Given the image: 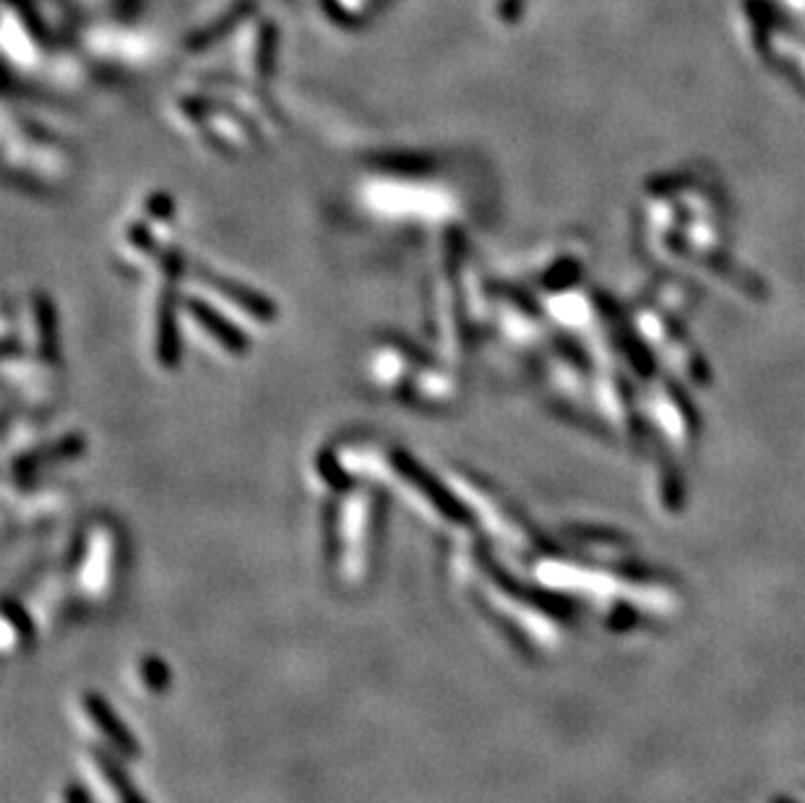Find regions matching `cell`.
<instances>
[{
  "instance_id": "6da1fadb",
  "label": "cell",
  "mask_w": 805,
  "mask_h": 803,
  "mask_svg": "<svg viewBox=\"0 0 805 803\" xmlns=\"http://www.w3.org/2000/svg\"><path fill=\"white\" fill-rule=\"evenodd\" d=\"M462 269V243L449 238L443 248V259L438 272L433 274V285L428 292V319L433 337L441 350V360L459 368L467 355L469 321H472V303L469 287L464 285Z\"/></svg>"
},
{
  "instance_id": "7a4b0ae2",
  "label": "cell",
  "mask_w": 805,
  "mask_h": 803,
  "mask_svg": "<svg viewBox=\"0 0 805 803\" xmlns=\"http://www.w3.org/2000/svg\"><path fill=\"white\" fill-rule=\"evenodd\" d=\"M363 201L370 214L391 222H417V225H443L456 214L459 204L443 188L423 180L373 178L365 183Z\"/></svg>"
},
{
  "instance_id": "3957f363",
  "label": "cell",
  "mask_w": 805,
  "mask_h": 803,
  "mask_svg": "<svg viewBox=\"0 0 805 803\" xmlns=\"http://www.w3.org/2000/svg\"><path fill=\"white\" fill-rule=\"evenodd\" d=\"M3 146L8 170L19 173L27 183L58 186L71 173V154L66 144L27 118H21L19 126H14V120L6 115Z\"/></svg>"
},
{
  "instance_id": "277c9868",
  "label": "cell",
  "mask_w": 805,
  "mask_h": 803,
  "mask_svg": "<svg viewBox=\"0 0 805 803\" xmlns=\"http://www.w3.org/2000/svg\"><path fill=\"white\" fill-rule=\"evenodd\" d=\"M172 233H175V209L170 196L152 193L144 199L136 217L126 225L118 240V256L131 269H149L175 253L172 248Z\"/></svg>"
},
{
  "instance_id": "5b68a950",
  "label": "cell",
  "mask_w": 805,
  "mask_h": 803,
  "mask_svg": "<svg viewBox=\"0 0 805 803\" xmlns=\"http://www.w3.org/2000/svg\"><path fill=\"white\" fill-rule=\"evenodd\" d=\"M232 107V105H230ZM214 102L183 100L178 105V120L185 131H191L196 139L225 154H248L261 139V128L251 115L230 110Z\"/></svg>"
},
{
  "instance_id": "8992f818",
  "label": "cell",
  "mask_w": 805,
  "mask_h": 803,
  "mask_svg": "<svg viewBox=\"0 0 805 803\" xmlns=\"http://www.w3.org/2000/svg\"><path fill=\"white\" fill-rule=\"evenodd\" d=\"M6 358L40 360L55 365L58 360V321L50 300L29 295L19 300L16 311L6 308Z\"/></svg>"
},
{
  "instance_id": "52a82bcc",
  "label": "cell",
  "mask_w": 805,
  "mask_h": 803,
  "mask_svg": "<svg viewBox=\"0 0 805 803\" xmlns=\"http://www.w3.org/2000/svg\"><path fill=\"white\" fill-rule=\"evenodd\" d=\"M185 285L191 287V292L201 295L209 300L212 306L230 316L235 324H240L248 332L251 329H266L277 321V308L271 300H266L261 292L251 290V287L232 282V279L219 277L217 272L209 269H193L185 272Z\"/></svg>"
},
{
  "instance_id": "ba28073f",
  "label": "cell",
  "mask_w": 805,
  "mask_h": 803,
  "mask_svg": "<svg viewBox=\"0 0 805 803\" xmlns=\"http://www.w3.org/2000/svg\"><path fill=\"white\" fill-rule=\"evenodd\" d=\"M183 324L191 326V332L198 339H204L214 350L225 352V355H243L251 345L243 326L235 324L230 316H225L217 306H212L196 292L183 298Z\"/></svg>"
},
{
  "instance_id": "9c48e42d",
  "label": "cell",
  "mask_w": 805,
  "mask_h": 803,
  "mask_svg": "<svg viewBox=\"0 0 805 803\" xmlns=\"http://www.w3.org/2000/svg\"><path fill=\"white\" fill-rule=\"evenodd\" d=\"M425 355L407 345L404 339H381L368 358V371L373 384L381 392L391 394L396 399H404L412 384V376L420 368Z\"/></svg>"
}]
</instances>
